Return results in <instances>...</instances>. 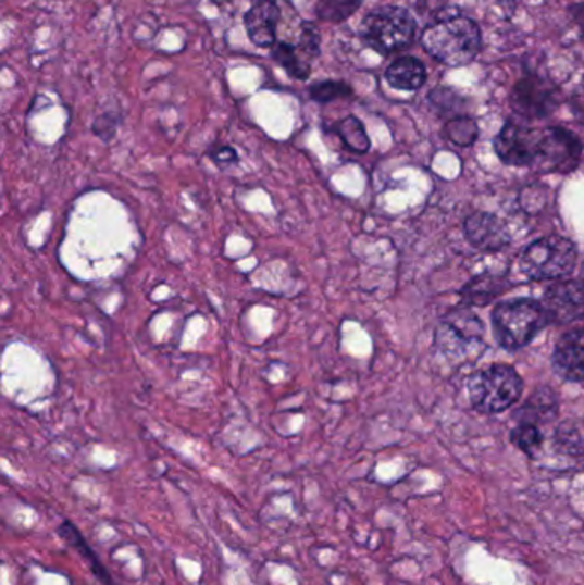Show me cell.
I'll list each match as a JSON object with an SVG mask.
<instances>
[{
    "instance_id": "cell-6",
    "label": "cell",
    "mask_w": 584,
    "mask_h": 585,
    "mask_svg": "<svg viewBox=\"0 0 584 585\" xmlns=\"http://www.w3.org/2000/svg\"><path fill=\"white\" fill-rule=\"evenodd\" d=\"M583 153V145L574 134L562 127H547L538 130L535 163L533 166L544 172H572Z\"/></svg>"
},
{
    "instance_id": "cell-14",
    "label": "cell",
    "mask_w": 584,
    "mask_h": 585,
    "mask_svg": "<svg viewBox=\"0 0 584 585\" xmlns=\"http://www.w3.org/2000/svg\"><path fill=\"white\" fill-rule=\"evenodd\" d=\"M387 85L399 91H419L427 80V69L415 57H399L386 69Z\"/></svg>"
},
{
    "instance_id": "cell-24",
    "label": "cell",
    "mask_w": 584,
    "mask_h": 585,
    "mask_svg": "<svg viewBox=\"0 0 584 585\" xmlns=\"http://www.w3.org/2000/svg\"><path fill=\"white\" fill-rule=\"evenodd\" d=\"M512 444H517L524 453L529 456H535L540 450L542 444H544V435H542L538 426L533 423H521L511 433Z\"/></svg>"
},
{
    "instance_id": "cell-8",
    "label": "cell",
    "mask_w": 584,
    "mask_h": 585,
    "mask_svg": "<svg viewBox=\"0 0 584 585\" xmlns=\"http://www.w3.org/2000/svg\"><path fill=\"white\" fill-rule=\"evenodd\" d=\"M482 333L484 327L480 324L479 318L470 310L458 309L449 313L439 325L435 334V348L452 357H463L468 351H472L473 346L482 341Z\"/></svg>"
},
{
    "instance_id": "cell-15",
    "label": "cell",
    "mask_w": 584,
    "mask_h": 585,
    "mask_svg": "<svg viewBox=\"0 0 584 585\" xmlns=\"http://www.w3.org/2000/svg\"><path fill=\"white\" fill-rule=\"evenodd\" d=\"M57 534L61 536L62 542L71 548L76 549L77 553L82 555L83 560L86 561V565L94 572L95 577L103 585H115L112 575L109 570L103 567L100 558L97 557L89 543L86 542V537L83 536L82 531L77 530L73 522L64 521L59 527H57Z\"/></svg>"
},
{
    "instance_id": "cell-11",
    "label": "cell",
    "mask_w": 584,
    "mask_h": 585,
    "mask_svg": "<svg viewBox=\"0 0 584 585\" xmlns=\"http://www.w3.org/2000/svg\"><path fill=\"white\" fill-rule=\"evenodd\" d=\"M282 11L276 0H256L244 16L249 40L259 49H273L278 43V23Z\"/></svg>"
},
{
    "instance_id": "cell-7",
    "label": "cell",
    "mask_w": 584,
    "mask_h": 585,
    "mask_svg": "<svg viewBox=\"0 0 584 585\" xmlns=\"http://www.w3.org/2000/svg\"><path fill=\"white\" fill-rule=\"evenodd\" d=\"M559 88L532 71H524L511 91L512 110L524 119H545L559 107Z\"/></svg>"
},
{
    "instance_id": "cell-20",
    "label": "cell",
    "mask_w": 584,
    "mask_h": 585,
    "mask_svg": "<svg viewBox=\"0 0 584 585\" xmlns=\"http://www.w3.org/2000/svg\"><path fill=\"white\" fill-rule=\"evenodd\" d=\"M502 291V281L494 276H480L463 289V298L470 306H485Z\"/></svg>"
},
{
    "instance_id": "cell-28",
    "label": "cell",
    "mask_w": 584,
    "mask_h": 585,
    "mask_svg": "<svg viewBox=\"0 0 584 585\" xmlns=\"http://www.w3.org/2000/svg\"><path fill=\"white\" fill-rule=\"evenodd\" d=\"M211 158L216 161L218 165H226V163L237 160V153H235L234 148L223 146V148H218L216 151H213Z\"/></svg>"
},
{
    "instance_id": "cell-26",
    "label": "cell",
    "mask_w": 584,
    "mask_h": 585,
    "mask_svg": "<svg viewBox=\"0 0 584 585\" xmlns=\"http://www.w3.org/2000/svg\"><path fill=\"white\" fill-rule=\"evenodd\" d=\"M428 100L437 107V109L443 110H458L463 103V98L451 88H435L434 91H431L428 95Z\"/></svg>"
},
{
    "instance_id": "cell-2",
    "label": "cell",
    "mask_w": 584,
    "mask_h": 585,
    "mask_svg": "<svg viewBox=\"0 0 584 585\" xmlns=\"http://www.w3.org/2000/svg\"><path fill=\"white\" fill-rule=\"evenodd\" d=\"M360 37L381 55L408 49L417 37V20L399 5H381L363 17Z\"/></svg>"
},
{
    "instance_id": "cell-27",
    "label": "cell",
    "mask_w": 584,
    "mask_h": 585,
    "mask_svg": "<svg viewBox=\"0 0 584 585\" xmlns=\"http://www.w3.org/2000/svg\"><path fill=\"white\" fill-rule=\"evenodd\" d=\"M569 107H571L572 115L576 116L580 124H584V86H577L569 97Z\"/></svg>"
},
{
    "instance_id": "cell-13",
    "label": "cell",
    "mask_w": 584,
    "mask_h": 585,
    "mask_svg": "<svg viewBox=\"0 0 584 585\" xmlns=\"http://www.w3.org/2000/svg\"><path fill=\"white\" fill-rule=\"evenodd\" d=\"M554 369L569 382H584V331L574 329L560 337L554 351Z\"/></svg>"
},
{
    "instance_id": "cell-19",
    "label": "cell",
    "mask_w": 584,
    "mask_h": 585,
    "mask_svg": "<svg viewBox=\"0 0 584 585\" xmlns=\"http://www.w3.org/2000/svg\"><path fill=\"white\" fill-rule=\"evenodd\" d=\"M363 5V0H321L315 5V16L324 23L339 25L350 20Z\"/></svg>"
},
{
    "instance_id": "cell-5",
    "label": "cell",
    "mask_w": 584,
    "mask_h": 585,
    "mask_svg": "<svg viewBox=\"0 0 584 585\" xmlns=\"http://www.w3.org/2000/svg\"><path fill=\"white\" fill-rule=\"evenodd\" d=\"M576 257V247L568 238H542L524 250L521 269L532 279H557L571 273Z\"/></svg>"
},
{
    "instance_id": "cell-4",
    "label": "cell",
    "mask_w": 584,
    "mask_h": 585,
    "mask_svg": "<svg viewBox=\"0 0 584 585\" xmlns=\"http://www.w3.org/2000/svg\"><path fill=\"white\" fill-rule=\"evenodd\" d=\"M470 399L482 413H500L511 408L523 393V381L508 365H492L480 370L468 384Z\"/></svg>"
},
{
    "instance_id": "cell-29",
    "label": "cell",
    "mask_w": 584,
    "mask_h": 585,
    "mask_svg": "<svg viewBox=\"0 0 584 585\" xmlns=\"http://www.w3.org/2000/svg\"><path fill=\"white\" fill-rule=\"evenodd\" d=\"M568 13L571 14L572 20L580 26L581 33L584 37V2L581 4L569 5Z\"/></svg>"
},
{
    "instance_id": "cell-17",
    "label": "cell",
    "mask_w": 584,
    "mask_h": 585,
    "mask_svg": "<svg viewBox=\"0 0 584 585\" xmlns=\"http://www.w3.org/2000/svg\"><path fill=\"white\" fill-rule=\"evenodd\" d=\"M339 139L343 140V145L347 146L353 153H368L371 149V139H369L365 127L357 116L348 115L347 119H343L338 124L333 125L331 128Z\"/></svg>"
},
{
    "instance_id": "cell-23",
    "label": "cell",
    "mask_w": 584,
    "mask_h": 585,
    "mask_svg": "<svg viewBox=\"0 0 584 585\" xmlns=\"http://www.w3.org/2000/svg\"><path fill=\"white\" fill-rule=\"evenodd\" d=\"M309 95L318 103H330V101L339 100V98H350L353 95V88L345 80L326 79L312 85L309 88Z\"/></svg>"
},
{
    "instance_id": "cell-25",
    "label": "cell",
    "mask_w": 584,
    "mask_h": 585,
    "mask_svg": "<svg viewBox=\"0 0 584 585\" xmlns=\"http://www.w3.org/2000/svg\"><path fill=\"white\" fill-rule=\"evenodd\" d=\"M297 47L309 61L319 57V53H321V35H319V29L315 28L314 23H309V21L302 23V26H300V43Z\"/></svg>"
},
{
    "instance_id": "cell-21",
    "label": "cell",
    "mask_w": 584,
    "mask_h": 585,
    "mask_svg": "<svg viewBox=\"0 0 584 585\" xmlns=\"http://www.w3.org/2000/svg\"><path fill=\"white\" fill-rule=\"evenodd\" d=\"M523 413H530L532 416L526 418L521 423H533L535 425V421L550 420L557 413V399L552 390L548 389V387L536 390L526 408L523 409Z\"/></svg>"
},
{
    "instance_id": "cell-10",
    "label": "cell",
    "mask_w": 584,
    "mask_h": 585,
    "mask_svg": "<svg viewBox=\"0 0 584 585\" xmlns=\"http://www.w3.org/2000/svg\"><path fill=\"white\" fill-rule=\"evenodd\" d=\"M548 321L569 324L584 318V285L581 281H559L545 292Z\"/></svg>"
},
{
    "instance_id": "cell-22",
    "label": "cell",
    "mask_w": 584,
    "mask_h": 585,
    "mask_svg": "<svg viewBox=\"0 0 584 585\" xmlns=\"http://www.w3.org/2000/svg\"><path fill=\"white\" fill-rule=\"evenodd\" d=\"M444 134L456 146H472L479 137V125L470 116H456L444 127Z\"/></svg>"
},
{
    "instance_id": "cell-12",
    "label": "cell",
    "mask_w": 584,
    "mask_h": 585,
    "mask_svg": "<svg viewBox=\"0 0 584 585\" xmlns=\"http://www.w3.org/2000/svg\"><path fill=\"white\" fill-rule=\"evenodd\" d=\"M468 241L480 250L497 252L511 241L508 228L494 214L475 213L464 223Z\"/></svg>"
},
{
    "instance_id": "cell-9",
    "label": "cell",
    "mask_w": 584,
    "mask_h": 585,
    "mask_svg": "<svg viewBox=\"0 0 584 585\" xmlns=\"http://www.w3.org/2000/svg\"><path fill=\"white\" fill-rule=\"evenodd\" d=\"M538 130L506 122L494 140L497 157L511 166H533L535 163Z\"/></svg>"
},
{
    "instance_id": "cell-18",
    "label": "cell",
    "mask_w": 584,
    "mask_h": 585,
    "mask_svg": "<svg viewBox=\"0 0 584 585\" xmlns=\"http://www.w3.org/2000/svg\"><path fill=\"white\" fill-rule=\"evenodd\" d=\"M554 444L560 452L568 456L574 458L584 456V421L566 420L564 423H560L554 435Z\"/></svg>"
},
{
    "instance_id": "cell-1",
    "label": "cell",
    "mask_w": 584,
    "mask_h": 585,
    "mask_svg": "<svg viewBox=\"0 0 584 585\" xmlns=\"http://www.w3.org/2000/svg\"><path fill=\"white\" fill-rule=\"evenodd\" d=\"M422 47L439 64L464 67L479 55L482 33L475 21L455 13L425 28Z\"/></svg>"
},
{
    "instance_id": "cell-16",
    "label": "cell",
    "mask_w": 584,
    "mask_h": 585,
    "mask_svg": "<svg viewBox=\"0 0 584 585\" xmlns=\"http://www.w3.org/2000/svg\"><path fill=\"white\" fill-rule=\"evenodd\" d=\"M271 59L285 69L288 76L297 80H307L311 76V61L300 52L297 45L278 41L274 45Z\"/></svg>"
},
{
    "instance_id": "cell-3",
    "label": "cell",
    "mask_w": 584,
    "mask_h": 585,
    "mask_svg": "<svg viewBox=\"0 0 584 585\" xmlns=\"http://www.w3.org/2000/svg\"><path fill=\"white\" fill-rule=\"evenodd\" d=\"M547 321L545 307L526 298L504 301L492 313L497 343L506 349H520L529 345L544 329Z\"/></svg>"
}]
</instances>
